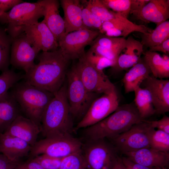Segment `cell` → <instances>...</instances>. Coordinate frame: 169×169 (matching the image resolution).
<instances>
[{
	"mask_svg": "<svg viewBox=\"0 0 169 169\" xmlns=\"http://www.w3.org/2000/svg\"><path fill=\"white\" fill-rule=\"evenodd\" d=\"M151 127L148 120H144L110 140V142L119 152L123 154L150 147L149 133Z\"/></svg>",
	"mask_w": 169,
	"mask_h": 169,
	"instance_id": "9c48e42d",
	"label": "cell"
},
{
	"mask_svg": "<svg viewBox=\"0 0 169 169\" xmlns=\"http://www.w3.org/2000/svg\"><path fill=\"white\" fill-rule=\"evenodd\" d=\"M149 139L150 147L169 152V134L151 127L149 132Z\"/></svg>",
	"mask_w": 169,
	"mask_h": 169,
	"instance_id": "4dcf8cb0",
	"label": "cell"
},
{
	"mask_svg": "<svg viewBox=\"0 0 169 169\" xmlns=\"http://www.w3.org/2000/svg\"><path fill=\"white\" fill-rule=\"evenodd\" d=\"M18 163L10 160L0 153V169H15Z\"/></svg>",
	"mask_w": 169,
	"mask_h": 169,
	"instance_id": "f6af8a7d",
	"label": "cell"
},
{
	"mask_svg": "<svg viewBox=\"0 0 169 169\" xmlns=\"http://www.w3.org/2000/svg\"><path fill=\"white\" fill-rule=\"evenodd\" d=\"M111 10L128 18L130 13L131 0H100Z\"/></svg>",
	"mask_w": 169,
	"mask_h": 169,
	"instance_id": "e575fe53",
	"label": "cell"
},
{
	"mask_svg": "<svg viewBox=\"0 0 169 169\" xmlns=\"http://www.w3.org/2000/svg\"><path fill=\"white\" fill-rule=\"evenodd\" d=\"M66 87L64 83L54 93L43 114L40 131L45 138L72 135L73 124L66 96Z\"/></svg>",
	"mask_w": 169,
	"mask_h": 169,
	"instance_id": "7a4b0ae2",
	"label": "cell"
},
{
	"mask_svg": "<svg viewBox=\"0 0 169 169\" xmlns=\"http://www.w3.org/2000/svg\"><path fill=\"white\" fill-rule=\"evenodd\" d=\"M12 39L7 32L6 28L0 27V71L9 69Z\"/></svg>",
	"mask_w": 169,
	"mask_h": 169,
	"instance_id": "f1b7e54d",
	"label": "cell"
},
{
	"mask_svg": "<svg viewBox=\"0 0 169 169\" xmlns=\"http://www.w3.org/2000/svg\"><path fill=\"white\" fill-rule=\"evenodd\" d=\"M89 49L95 54L115 61L116 63L120 52L105 48L99 45L91 44Z\"/></svg>",
	"mask_w": 169,
	"mask_h": 169,
	"instance_id": "f35d334b",
	"label": "cell"
},
{
	"mask_svg": "<svg viewBox=\"0 0 169 169\" xmlns=\"http://www.w3.org/2000/svg\"><path fill=\"white\" fill-rule=\"evenodd\" d=\"M152 29L143 25H138L123 16L102 22L100 33L111 37H124L131 33L139 32L145 33Z\"/></svg>",
	"mask_w": 169,
	"mask_h": 169,
	"instance_id": "2e32d148",
	"label": "cell"
},
{
	"mask_svg": "<svg viewBox=\"0 0 169 169\" xmlns=\"http://www.w3.org/2000/svg\"><path fill=\"white\" fill-rule=\"evenodd\" d=\"M87 60L97 70L103 71L107 67H113L116 63L104 57L96 54L89 50L85 54Z\"/></svg>",
	"mask_w": 169,
	"mask_h": 169,
	"instance_id": "d590c367",
	"label": "cell"
},
{
	"mask_svg": "<svg viewBox=\"0 0 169 169\" xmlns=\"http://www.w3.org/2000/svg\"><path fill=\"white\" fill-rule=\"evenodd\" d=\"M15 169H44L37 161L29 159L24 162H20L16 166Z\"/></svg>",
	"mask_w": 169,
	"mask_h": 169,
	"instance_id": "7bdbcfd3",
	"label": "cell"
},
{
	"mask_svg": "<svg viewBox=\"0 0 169 169\" xmlns=\"http://www.w3.org/2000/svg\"><path fill=\"white\" fill-rule=\"evenodd\" d=\"M126 169H162L159 168L149 167L135 162L125 156L121 157Z\"/></svg>",
	"mask_w": 169,
	"mask_h": 169,
	"instance_id": "b9f144b4",
	"label": "cell"
},
{
	"mask_svg": "<svg viewBox=\"0 0 169 169\" xmlns=\"http://www.w3.org/2000/svg\"><path fill=\"white\" fill-rule=\"evenodd\" d=\"M151 74L143 58L134 65L125 74L123 79L125 93L134 91Z\"/></svg>",
	"mask_w": 169,
	"mask_h": 169,
	"instance_id": "d4e9b609",
	"label": "cell"
},
{
	"mask_svg": "<svg viewBox=\"0 0 169 169\" xmlns=\"http://www.w3.org/2000/svg\"><path fill=\"white\" fill-rule=\"evenodd\" d=\"M21 112L18 104L10 92L0 98V134L6 131Z\"/></svg>",
	"mask_w": 169,
	"mask_h": 169,
	"instance_id": "cb8c5ba5",
	"label": "cell"
},
{
	"mask_svg": "<svg viewBox=\"0 0 169 169\" xmlns=\"http://www.w3.org/2000/svg\"><path fill=\"white\" fill-rule=\"evenodd\" d=\"M143 59L148 66L152 75L159 79L169 77V57H162L156 52L148 50L143 53Z\"/></svg>",
	"mask_w": 169,
	"mask_h": 169,
	"instance_id": "484cf974",
	"label": "cell"
},
{
	"mask_svg": "<svg viewBox=\"0 0 169 169\" xmlns=\"http://www.w3.org/2000/svg\"><path fill=\"white\" fill-rule=\"evenodd\" d=\"M44 14V8L37 2H23L0 15V23L7 25V32L13 38L23 33L20 30L22 26L38 22Z\"/></svg>",
	"mask_w": 169,
	"mask_h": 169,
	"instance_id": "5b68a950",
	"label": "cell"
},
{
	"mask_svg": "<svg viewBox=\"0 0 169 169\" xmlns=\"http://www.w3.org/2000/svg\"><path fill=\"white\" fill-rule=\"evenodd\" d=\"M116 90L103 95L92 103L85 115L78 123L76 129L86 128L104 119L113 113L119 105Z\"/></svg>",
	"mask_w": 169,
	"mask_h": 169,
	"instance_id": "7c38bea8",
	"label": "cell"
},
{
	"mask_svg": "<svg viewBox=\"0 0 169 169\" xmlns=\"http://www.w3.org/2000/svg\"><path fill=\"white\" fill-rule=\"evenodd\" d=\"M66 96L72 117L81 120L100 94L88 91L81 81L74 65L67 72Z\"/></svg>",
	"mask_w": 169,
	"mask_h": 169,
	"instance_id": "8992f818",
	"label": "cell"
},
{
	"mask_svg": "<svg viewBox=\"0 0 169 169\" xmlns=\"http://www.w3.org/2000/svg\"><path fill=\"white\" fill-rule=\"evenodd\" d=\"M119 151L105 139L89 140L83 154L89 169H110L120 156Z\"/></svg>",
	"mask_w": 169,
	"mask_h": 169,
	"instance_id": "ba28073f",
	"label": "cell"
},
{
	"mask_svg": "<svg viewBox=\"0 0 169 169\" xmlns=\"http://www.w3.org/2000/svg\"><path fill=\"white\" fill-rule=\"evenodd\" d=\"M150 0H131L130 14H134L140 11Z\"/></svg>",
	"mask_w": 169,
	"mask_h": 169,
	"instance_id": "ee69618b",
	"label": "cell"
},
{
	"mask_svg": "<svg viewBox=\"0 0 169 169\" xmlns=\"http://www.w3.org/2000/svg\"><path fill=\"white\" fill-rule=\"evenodd\" d=\"M143 51V46L141 42L131 36L128 37L115 65L112 68L119 71L132 67L140 61Z\"/></svg>",
	"mask_w": 169,
	"mask_h": 169,
	"instance_id": "7402d4cb",
	"label": "cell"
},
{
	"mask_svg": "<svg viewBox=\"0 0 169 169\" xmlns=\"http://www.w3.org/2000/svg\"><path fill=\"white\" fill-rule=\"evenodd\" d=\"M32 146L25 141L5 133L0 134V153L16 163L29 155Z\"/></svg>",
	"mask_w": 169,
	"mask_h": 169,
	"instance_id": "ac0fdd59",
	"label": "cell"
},
{
	"mask_svg": "<svg viewBox=\"0 0 169 169\" xmlns=\"http://www.w3.org/2000/svg\"><path fill=\"white\" fill-rule=\"evenodd\" d=\"M12 39L10 64L27 73L35 64L34 60L40 51L31 44L23 33Z\"/></svg>",
	"mask_w": 169,
	"mask_h": 169,
	"instance_id": "4fadbf2b",
	"label": "cell"
},
{
	"mask_svg": "<svg viewBox=\"0 0 169 169\" xmlns=\"http://www.w3.org/2000/svg\"><path fill=\"white\" fill-rule=\"evenodd\" d=\"M85 7L98 17L102 22L119 18L121 15L107 8L100 0L82 1Z\"/></svg>",
	"mask_w": 169,
	"mask_h": 169,
	"instance_id": "f546056e",
	"label": "cell"
},
{
	"mask_svg": "<svg viewBox=\"0 0 169 169\" xmlns=\"http://www.w3.org/2000/svg\"><path fill=\"white\" fill-rule=\"evenodd\" d=\"M148 50L154 52H161L165 54H169V38L158 45L149 48Z\"/></svg>",
	"mask_w": 169,
	"mask_h": 169,
	"instance_id": "bcb514c9",
	"label": "cell"
},
{
	"mask_svg": "<svg viewBox=\"0 0 169 169\" xmlns=\"http://www.w3.org/2000/svg\"><path fill=\"white\" fill-rule=\"evenodd\" d=\"M134 91V102L142 119L145 120L155 114L151 96L148 90L139 86Z\"/></svg>",
	"mask_w": 169,
	"mask_h": 169,
	"instance_id": "4316f807",
	"label": "cell"
},
{
	"mask_svg": "<svg viewBox=\"0 0 169 169\" xmlns=\"http://www.w3.org/2000/svg\"><path fill=\"white\" fill-rule=\"evenodd\" d=\"M126 39L124 37H114L100 33L91 44L121 52L125 47Z\"/></svg>",
	"mask_w": 169,
	"mask_h": 169,
	"instance_id": "d6a6232c",
	"label": "cell"
},
{
	"mask_svg": "<svg viewBox=\"0 0 169 169\" xmlns=\"http://www.w3.org/2000/svg\"><path fill=\"white\" fill-rule=\"evenodd\" d=\"M63 158L41 154L29 159L38 162L44 169H59Z\"/></svg>",
	"mask_w": 169,
	"mask_h": 169,
	"instance_id": "74e56055",
	"label": "cell"
},
{
	"mask_svg": "<svg viewBox=\"0 0 169 169\" xmlns=\"http://www.w3.org/2000/svg\"><path fill=\"white\" fill-rule=\"evenodd\" d=\"M59 2L64 13L65 26L64 34L83 29H87L83 23V6L79 0H60Z\"/></svg>",
	"mask_w": 169,
	"mask_h": 169,
	"instance_id": "603a6c76",
	"label": "cell"
},
{
	"mask_svg": "<svg viewBox=\"0 0 169 169\" xmlns=\"http://www.w3.org/2000/svg\"><path fill=\"white\" fill-rule=\"evenodd\" d=\"M141 88L149 92L155 114L164 115L169 111V80L150 75L141 83Z\"/></svg>",
	"mask_w": 169,
	"mask_h": 169,
	"instance_id": "9a60e30c",
	"label": "cell"
},
{
	"mask_svg": "<svg viewBox=\"0 0 169 169\" xmlns=\"http://www.w3.org/2000/svg\"><path fill=\"white\" fill-rule=\"evenodd\" d=\"M44 9L43 20L53 33L58 42L65 31L64 19L59 11L60 3L58 0H39L37 1Z\"/></svg>",
	"mask_w": 169,
	"mask_h": 169,
	"instance_id": "44dd1931",
	"label": "cell"
},
{
	"mask_svg": "<svg viewBox=\"0 0 169 169\" xmlns=\"http://www.w3.org/2000/svg\"><path fill=\"white\" fill-rule=\"evenodd\" d=\"M37 58L39 61L24 75L25 81L36 87L53 93L64 84L68 65L70 61L60 49L42 51Z\"/></svg>",
	"mask_w": 169,
	"mask_h": 169,
	"instance_id": "6da1fadb",
	"label": "cell"
},
{
	"mask_svg": "<svg viewBox=\"0 0 169 169\" xmlns=\"http://www.w3.org/2000/svg\"><path fill=\"white\" fill-rule=\"evenodd\" d=\"M144 120L134 102L119 105L111 114L104 119L86 128L85 135L89 140H110Z\"/></svg>",
	"mask_w": 169,
	"mask_h": 169,
	"instance_id": "3957f363",
	"label": "cell"
},
{
	"mask_svg": "<svg viewBox=\"0 0 169 169\" xmlns=\"http://www.w3.org/2000/svg\"><path fill=\"white\" fill-rule=\"evenodd\" d=\"M24 74L8 69L0 75V98L5 95L15 84L24 78Z\"/></svg>",
	"mask_w": 169,
	"mask_h": 169,
	"instance_id": "1f68e13d",
	"label": "cell"
},
{
	"mask_svg": "<svg viewBox=\"0 0 169 169\" xmlns=\"http://www.w3.org/2000/svg\"><path fill=\"white\" fill-rule=\"evenodd\" d=\"M59 169H89L81 151L63 158Z\"/></svg>",
	"mask_w": 169,
	"mask_h": 169,
	"instance_id": "836d02e7",
	"label": "cell"
},
{
	"mask_svg": "<svg viewBox=\"0 0 169 169\" xmlns=\"http://www.w3.org/2000/svg\"><path fill=\"white\" fill-rule=\"evenodd\" d=\"M100 33L98 30L85 28L64 34L58 40L59 48L70 60L78 59L84 55L85 47L90 45Z\"/></svg>",
	"mask_w": 169,
	"mask_h": 169,
	"instance_id": "8fae6325",
	"label": "cell"
},
{
	"mask_svg": "<svg viewBox=\"0 0 169 169\" xmlns=\"http://www.w3.org/2000/svg\"><path fill=\"white\" fill-rule=\"evenodd\" d=\"M40 127L32 120L22 115H18L4 132L25 141L32 146L37 141Z\"/></svg>",
	"mask_w": 169,
	"mask_h": 169,
	"instance_id": "d6986e66",
	"label": "cell"
},
{
	"mask_svg": "<svg viewBox=\"0 0 169 169\" xmlns=\"http://www.w3.org/2000/svg\"><path fill=\"white\" fill-rule=\"evenodd\" d=\"M123 154L131 161L147 167L162 169L169 167V152L147 147Z\"/></svg>",
	"mask_w": 169,
	"mask_h": 169,
	"instance_id": "e0dca14e",
	"label": "cell"
},
{
	"mask_svg": "<svg viewBox=\"0 0 169 169\" xmlns=\"http://www.w3.org/2000/svg\"><path fill=\"white\" fill-rule=\"evenodd\" d=\"M82 18L84 24L87 28L92 30H100L102 21L85 7L83 8Z\"/></svg>",
	"mask_w": 169,
	"mask_h": 169,
	"instance_id": "8d00e7d4",
	"label": "cell"
},
{
	"mask_svg": "<svg viewBox=\"0 0 169 169\" xmlns=\"http://www.w3.org/2000/svg\"><path fill=\"white\" fill-rule=\"evenodd\" d=\"M141 33L143 46L150 48L158 45L169 38V21L161 23L151 32Z\"/></svg>",
	"mask_w": 169,
	"mask_h": 169,
	"instance_id": "83f0119b",
	"label": "cell"
},
{
	"mask_svg": "<svg viewBox=\"0 0 169 169\" xmlns=\"http://www.w3.org/2000/svg\"><path fill=\"white\" fill-rule=\"evenodd\" d=\"M23 2L21 0H0V15Z\"/></svg>",
	"mask_w": 169,
	"mask_h": 169,
	"instance_id": "60d3db41",
	"label": "cell"
},
{
	"mask_svg": "<svg viewBox=\"0 0 169 169\" xmlns=\"http://www.w3.org/2000/svg\"><path fill=\"white\" fill-rule=\"evenodd\" d=\"M80 79L89 91L100 94L116 90L115 85L103 71L97 70L86 59L85 54L74 65Z\"/></svg>",
	"mask_w": 169,
	"mask_h": 169,
	"instance_id": "30bf717a",
	"label": "cell"
},
{
	"mask_svg": "<svg viewBox=\"0 0 169 169\" xmlns=\"http://www.w3.org/2000/svg\"><path fill=\"white\" fill-rule=\"evenodd\" d=\"M81 142L72 135L45 138L32 146L30 158L41 154L63 158L82 151Z\"/></svg>",
	"mask_w": 169,
	"mask_h": 169,
	"instance_id": "52a82bcc",
	"label": "cell"
},
{
	"mask_svg": "<svg viewBox=\"0 0 169 169\" xmlns=\"http://www.w3.org/2000/svg\"><path fill=\"white\" fill-rule=\"evenodd\" d=\"M133 15L138 19L146 23H154L157 26L169 18V0H150Z\"/></svg>",
	"mask_w": 169,
	"mask_h": 169,
	"instance_id": "ffe728a7",
	"label": "cell"
},
{
	"mask_svg": "<svg viewBox=\"0 0 169 169\" xmlns=\"http://www.w3.org/2000/svg\"><path fill=\"white\" fill-rule=\"evenodd\" d=\"M23 79L15 84L10 92L18 104L21 112L40 129L43 114L54 94Z\"/></svg>",
	"mask_w": 169,
	"mask_h": 169,
	"instance_id": "277c9868",
	"label": "cell"
},
{
	"mask_svg": "<svg viewBox=\"0 0 169 169\" xmlns=\"http://www.w3.org/2000/svg\"><path fill=\"white\" fill-rule=\"evenodd\" d=\"M148 121L152 127L169 134V117L167 115H164L158 120Z\"/></svg>",
	"mask_w": 169,
	"mask_h": 169,
	"instance_id": "ab89813d",
	"label": "cell"
},
{
	"mask_svg": "<svg viewBox=\"0 0 169 169\" xmlns=\"http://www.w3.org/2000/svg\"><path fill=\"white\" fill-rule=\"evenodd\" d=\"M20 30L31 44L40 51H49L58 49V41L43 20L23 25Z\"/></svg>",
	"mask_w": 169,
	"mask_h": 169,
	"instance_id": "5bb4252c",
	"label": "cell"
},
{
	"mask_svg": "<svg viewBox=\"0 0 169 169\" xmlns=\"http://www.w3.org/2000/svg\"><path fill=\"white\" fill-rule=\"evenodd\" d=\"M110 169H126L122 162L121 156L116 160Z\"/></svg>",
	"mask_w": 169,
	"mask_h": 169,
	"instance_id": "7dc6e473",
	"label": "cell"
}]
</instances>
